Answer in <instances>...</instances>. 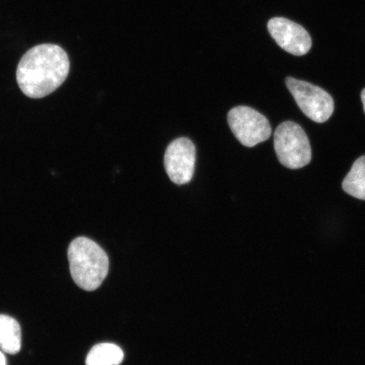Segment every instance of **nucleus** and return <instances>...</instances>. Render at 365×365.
Here are the masks:
<instances>
[{
	"label": "nucleus",
	"instance_id": "nucleus-7",
	"mask_svg": "<svg viewBox=\"0 0 365 365\" xmlns=\"http://www.w3.org/2000/svg\"><path fill=\"white\" fill-rule=\"evenodd\" d=\"M267 29L276 43L293 56H303L312 48V38L298 23L284 17H275L269 21Z\"/></svg>",
	"mask_w": 365,
	"mask_h": 365
},
{
	"label": "nucleus",
	"instance_id": "nucleus-9",
	"mask_svg": "<svg viewBox=\"0 0 365 365\" xmlns=\"http://www.w3.org/2000/svg\"><path fill=\"white\" fill-rule=\"evenodd\" d=\"M124 353L120 346L113 344H100L91 349L86 365H120Z\"/></svg>",
	"mask_w": 365,
	"mask_h": 365
},
{
	"label": "nucleus",
	"instance_id": "nucleus-4",
	"mask_svg": "<svg viewBox=\"0 0 365 365\" xmlns=\"http://www.w3.org/2000/svg\"><path fill=\"white\" fill-rule=\"evenodd\" d=\"M285 81L305 116L319 124L329 120L334 111V101L329 93L317 86L293 77H287Z\"/></svg>",
	"mask_w": 365,
	"mask_h": 365
},
{
	"label": "nucleus",
	"instance_id": "nucleus-2",
	"mask_svg": "<svg viewBox=\"0 0 365 365\" xmlns=\"http://www.w3.org/2000/svg\"><path fill=\"white\" fill-rule=\"evenodd\" d=\"M68 259L73 280L82 289H98L108 275V255L97 243L86 237L71 242Z\"/></svg>",
	"mask_w": 365,
	"mask_h": 365
},
{
	"label": "nucleus",
	"instance_id": "nucleus-6",
	"mask_svg": "<svg viewBox=\"0 0 365 365\" xmlns=\"http://www.w3.org/2000/svg\"><path fill=\"white\" fill-rule=\"evenodd\" d=\"M195 161V145L186 137L172 141L164 155V167L168 175L178 185L188 184L192 180Z\"/></svg>",
	"mask_w": 365,
	"mask_h": 365
},
{
	"label": "nucleus",
	"instance_id": "nucleus-10",
	"mask_svg": "<svg viewBox=\"0 0 365 365\" xmlns=\"http://www.w3.org/2000/svg\"><path fill=\"white\" fill-rule=\"evenodd\" d=\"M342 189L353 197L365 200V156L356 160L342 182Z\"/></svg>",
	"mask_w": 365,
	"mask_h": 365
},
{
	"label": "nucleus",
	"instance_id": "nucleus-11",
	"mask_svg": "<svg viewBox=\"0 0 365 365\" xmlns=\"http://www.w3.org/2000/svg\"><path fill=\"white\" fill-rule=\"evenodd\" d=\"M0 365H6V357L1 352H0Z\"/></svg>",
	"mask_w": 365,
	"mask_h": 365
},
{
	"label": "nucleus",
	"instance_id": "nucleus-12",
	"mask_svg": "<svg viewBox=\"0 0 365 365\" xmlns=\"http://www.w3.org/2000/svg\"><path fill=\"white\" fill-rule=\"evenodd\" d=\"M361 100H362V103L364 105V110L365 113V88L362 91V93H361Z\"/></svg>",
	"mask_w": 365,
	"mask_h": 365
},
{
	"label": "nucleus",
	"instance_id": "nucleus-3",
	"mask_svg": "<svg viewBox=\"0 0 365 365\" xmlns=\"http://www.w3.org/2000/svg\"><path fill=\"white\" fill-rule=\"evenodd\" d=\"M274 148L279 162L290 170H299L312 161L308 136L302 127L294 122L286 121L277 128Z\"/></svg>",
	"mask_w": 365,
	"mask_h": 365
},
{
	"label": "nucleus",
	"instance_id": "nucleus-5",
	"mask_svg": "<svg viewBox=\"0 0 365 365\" xmlns=\"http://www.w3.org/2000/svg\"><path fill=\"white\" fill-rule=\"evenodd\" d=\"M227 122L232 134L245 147L254 148L272 135V127L267 118L252 108H232L227 114Z\"/></svg>",
	"mask_w": 365,
	"mask_h": 365
},
{
	"label": "nucleus",
	"instance_id": "nucleus-1",
	"mask_svg": "<svg viewBox=\"0 0 365 365\" xmlns=\"http://www.w3.org/2000/svg\"><path fill=\"white\" fill-rule=\"evenodd\" d=\"M70 66L67 53L59 46L50 43L35 46L18 63L17 83L26 97L43 98L65 82Z\"/></svg>",
	"mask_w": 365,
	"mask_h": 365
},
{
	"label": "nucleus",
	"instance_id": "nucleus-8",
	"mask_svg": "<svg viewBox=\"0 0 365 365\" xmlns=\"http://www.w3.org/2000/svg\"><path fill=\"white\" fill-rule=\"evenodd\" d=\"M21 348V331L15 319L0 314V349L8 354H16Z\"/></svg>",
	"mask_w": 365,
	"mask_h": 365
}]
</instances>
